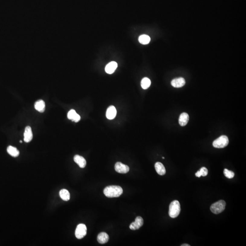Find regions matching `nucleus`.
<instances>
[{
	"label": "nucleus",
	"mask_w": 246,
	"mask_h": 246,
	"mask_svg": "<svg viewBox=\"0 0 246 246\" xmlns=\"http://www.w3.org/2000/svg\"><path fill=\"white\" fill-rule=\"evenodd\" d=\"M144 223V220L141 216H137L136 218L135 222H132L129 228L132 230H136L139 229L143 226Z\"/></svg>",
	"instance_id": "nucleus-7"
},
{
	"label": "nucleus",
	"mask_w": 246,
	"mask_h": 246,
	"mask_svg": "<svg viewBox=\"0 0 246 246\" xmlns=\"http://www.w3.org/2000/svg\"><path fill=\"white\" fill-rule=\"evenodd\" d=\"M189 120L188 114L186 113H183L181 114L179 119V123L181 126H184L187 124Z\"/></svg>",
	"instance_id": "nucleus-13"
},
{
	"label": "nucleus",
	"mask_w": 246,
	"mask_h": 246,
	"mask_svg": "<svg viewBox=\"0 0 246 246\" xmlns=\"http://www.w3.org/2000/svg\"><path fill=\"white\" fill-rule=\"evenodd\" d=\"M151 85V81L148 78H144L142 79L141 82V85L142 88L144 89H147L150 87Z\"/></svg>",
	"instance_id": "nucleus-20"
},
{
	"label": "nucleus",
	"mask_w": 246,
	"mask_h": 246,
	"mask_svg": "<svg viewBox=\"0 0 246 246\" xmlns=\"http://www.w3.org/2000/svg\"><path fill=\"white\" fill-rule=\"evenodd\" d=\"M200 173L201 174V176L203 177H206L207 176L208 174V170L206 169V167H203L201 168L200 170Z\"/></svg>",
	"instance_id": "nucleus-23"
},
{
	"label": "nucleus",
	"mask_w": 246,
	"mask_h": 246,
	"mask_svg": "<svg viewBox=\"0 0 246 246\" xmlns=\"http://www.w3.org/2000/svg\"><path fill=\"white\" fill-rule=\"evenodd\" d=\"M117 114V110L114 106H110L106 111V117L109 120H111L114 119Z\"/></svg>",
	"instance_id": "nucleus-10"
},
{
	"label": "nucleus",
	"mask_w": 246,
	"mask_h": 246,
	"mask_svg": "<svg viewBox=\"0 0 246 246\" xmlns=\"http://www.w3.org/2000/svg\"><path fill=\"white\" fill-rule=\"evenodd\" d=\"M7 152L9 154L13 157H16L19 155V152L15 147L9 146L7 149Z\"/></svg>",
	"instance_id": "nucleus-17"
},
{
	"label": "nucleus",
	"mask_w": 246,
	"mask_h": 246,
	"mask_svg": "<svg viewBox=\"0 0 246 246\" xmlns=\"http://www.w3.org/2000/svg\"><path fill=\"white\" fill-rule=\"evenodd\" d=\"M87 227L84 224H79L78 225L75 230V236L78 239L83 238L86 235Z\"/></svg>",
	"instance_id": "nucleus-5"
},
{
	"label": "nucleus",
	"mask_w": 246,
	"mask_h": 246,
	"mask_svg": "<svg viewBox=\"0 0 246 246\" xmlns=\"http://www.w3.org/2000/svg\"><path fill=\"white\" fill-rule=\"evenodd\" d=\"M114 168L116 172L121 174H126L128 173L129 171V167L128 165L120 162H118L115 164Z\"/></svg>",
	"instance_id": "nucleus-6"
},
{
	"label": "nucleus",
	"mask_w": 246,
	"mask_h": 246,
	"mask_svg": "<svg viewBox=\"0 0 246 246\" xmlns=\"http://www.w3.org/2000/svg\"><path fill=\"white\" fill-rule=\"evenodd\" d=\"M118 67V64L115 62H111L106 65L105 68V72L108 74H112L114 72Z\"/></svg>",
	"instance_id": "nucleus-11"
},
{
	"label": "nucleus",
	"mask_w": 246,
	"mask_h": 246,
	"mask_svg": "<svg viewBox=\"0 0 246 246\" xmlns=\"http://www.w3.org/2000/svg\"><path fill=\"white\" fill-rule=\"evenodd\" d=\"M59 195L61 199L63 201H69L70 198L69 192L66 189L61 190L59 191Z\"/></svg>",
	"instance_id": "nucleus-18"
},
{
	"label": "nucleus",
	"mask_w": 246,
	"mask_h": 246,
	"mask_svg": "<svg viewBox=\"0 0 246 246\" xmlns=\"http://www.w3.org/2000/svg\"><path fill=\"white\" fill-rule=\"evenodd\" d=\"M24 140L26 143L30 142L33 139V134L32 129L30 126H27L24 133Z\"/></svg>",
	"instance_id": "nucleus-9"
},
{
	"label": "nucleus",
	"mask_w": 246,
	"mask_h": 246,
	"mask_svg": "<svg viewBox=\"0 0 246 246\" xmlns=\"http://www.w3.org/2000/svg\"><path fill=\"white\" fill-rule=\"evenodd\" d=\"M181 212V205L179 201L174 200L171 202L169 206V215L172 218L178 216Z\"/></svg>",
	"instance_id": "nucleus-2"
},
{
	"label": "nucleus",
	"mask_w": 246,
	"mask_h": 246,
	"mask_svg": "<svg viewBox=\"0 0 246 246\" xmlns=\"http://www.w3.org/2000/svg\"><path fill=\"white\" fill-rule=\"evenodd\" d=\"M224 175L228 179H232L234 177V173L231 171H229L227 169H225L223 171Z\"/></svg>",
	"instance_id": "nucleus-21"
},
{
	"label": "nucleus",
	"mask_w": 246,
	"mask_h": 246,
	"mask_svg": "<svg viewBox=\"0 0 246 246\" xmlns=\"http://www.w3.org/2000/svg\"><path fill=\"white\" fill-rule=\"evenodd\" d=\"M109 240V236L105 232H101L98 234L97 237V240L101 244H104L107 243Z\"/></svg>",
	"instance_id": "nucleus-15"
},
{
	"label": "nucleus",
	"mask_w": 246,
	"mask_h": 246,
	"mask_svg": "<svg viewBox=\"0 0 246 246\" xmlns=\"http://www.w3.org/2000/svg\"><path fill=\"white\" fill-rule=\"evenodd\" d=\"M186 84L185 79L183 78H178L173 79L171 82V85L175 88H181L184 86Z\"/></svg>",
	"instance_id": "nucleus-8"
},
{
	"label": "nucleus",
	"mask_w": 246,
	"mask_h": 246,
	"mask_svg": "<svg viewBox=\"0 0 246 246\" xmlns=\"http://www.w3.org/2000/svg\"><path fill=\"white\" fill-rule=\"evenodd\" d=\"M162 158H163V159H165V157H163Z\"/></svg>",
	"instance_id": "nucleus-28"
},
{
	"label": "nucleus",
	"mask_w": 246,
	"mask_h": 246,
	"mask_svg": "<svg viewBox=\"0 0 246 246\" xmlns=\"http://www.w3.org/2000/svg\"><path fill=\"white\" fill-rule=\"evenodd\" d=\"M35 109L40 113L43 112L45 110V104L43 100H39L35 103Z\"/></svg>",
	"instance_id": "nucleus-16"
},
{
	"label": "nucleus",
	"mask_w": 246,
	"mask_h": 246,
	"mask_svg": "<svg viewBox=\"0 0 246 246\" xmlns=\"http://www.w3.org/2000/svg\"><path fill=\"white\" fill-rule=\"evenodd\" d=\"M151 41V38L147 35H142L139 36V41L142 44L146 45L149 43Z\"/></svg>",
	"instance_id": "nucleus-19"
},
{
	"label": "nucleus",
	"mask_w": 246,
	"mask_h": 246,
	"mask_svg": "<svg viewBox=\"0 0 246 246\" xmlns=\"http://www.w3.org/2000/svg\"><path fill=\"white\" fill-rule=\"evenodd\" d=\"M80 119H81V117H80V115L79 114H77V115H76L75 117V119H73V120L72 121L75 122L77 123L78 122V121H79L80 120Z\"/></svg>",
	"instance_id": "nucleus-24"
},
{
	"label": "nucleus",
	"mask_w": 246,
	"mask_h": 246,
	"mask_svg": "<svg viewBox=\"0 0 246 246\" xmlns=\"http://www.w3.org/2000/svg\"><path fill=\"white\" fill-rule=\"evenodd\" d=\"M20 143H22V141H20Z\"/></svg>",
	"instance_id": "nucleus-27"
},
{
	"label": "nucleus",
	"mask_w": 246,
	"mask_h": 246,
	"mask_svg": "<svg viewBox=\"0 0 246 246\" xmlns=\"http://www.w3.org/2000/svg\"><path fill=\"white\" fill-rule=\"evenodd\" d=\"M123 192L121 187L118 186H108L104 190V195L109 198L118 197Z\"/></svg>",
	"instance_id": "nucleus-1"
},
{
	"label": "nucleus",
	"mask_w": 246,
	"mask_h": 246,
	"mask_svg": "<svg viewBox=\"0 0 246 246\" xmlns=\"http://www.w3.org/2000/svg\"><path fill=\"white\" fill-rule=\"evenodd\" d=\"M196 175V177H201V174L200 173V171H197L196 173L195 174Z\"/></svg>",
	"instance_id": "nucleus-25"
},
{
	"label": "nucleus",
	"mask_w": 246,
	"mask_h": 246,
	"mask_svg": "<svg viewBox=\"0 0 246 246\" xmlns=\"http://www.w3.org/2000/svg\"><path fill=\"white\" fill-rule=\"evenodd\" d=\"M226 203L223 200H220L212 205L210 210L212 212L215 214H218L222 212L225 210Z\"/></svg>",
	"instance_id": "nucleus-3"
},
{
	"label": "nucleus",
	"mask_w": 246,
	"mask_h": 246,
	"mask_svg": "<svg viewBox=\"0 0 246 246\" xmlns=\"http://www.w3.org/2000/svg\"><path fill=\"white\" fill-rule=\"evenodd\" d=\"M181 246H190L189 244H183L181 245Z\"/></svg>",
	"instance_id": "nucleus-26"
},
{
	"label": "nucleus",
	"mask_w": 246,
	"mask_h": 246,
	"mask_svg": "<svg viewBox=\"0 0 246 246\" xmlns=\"http://www.w3.org/2000/svg\"><path fill=\"white\" fill-rule=\"evenodd\" d=\"M77 114V113L75 110H71L68 112L67 116H68V119L69 120H72V121L73 119H75Z\"/></svg>",
	"instance_id": "nucleus-22"
},
{
	"label": "nucleus",
	"mask_w": 246,
	"mask_h": 246,
	"mask_svg": "<svg viewBox=\"0 0 246 246\" xmlns=\"http://www.w3.org/2000/svg\"><path fill=\"white\" fill-rule=\"evenodd\" d=\"M73 159L75 162L76 163L80 168H85L86 165V161L85 159L80 155H75Z\"/></svg>",
	"instance_id": "nucleus-12"
},
{
	"label": "nucleus",
	"mask_w": 246,
	"mask_h": 246,
	"mask_svg": "<svg viewBox=\"0 0 246 246\" xmlns=\"http://www.w3.org/2000/svg\"><path fill=\"white\" fill-rule=\"evenodd\" d=\"M229 139L226 136H222L213 142V146L216 148H223L228 146Z\"/></svg>",
	"instance_id": "nucleus-4"
},
{
	"label": "nucleus",
	"mask_w": 246,
	"mask_h": 246,
	"mask_svg": "<svg viewBox=\"0 0 246 246\" xmlns=\"http://www.w3.org/2000/svg\"><path fill=\"white\" fill-rule=\"evenodd\" d=\"M155 170H156L157 173L159 175H161V176H163V175H165V173H166V170H165V167L161 163L159 162H156L155 164Z\"/></svg>",
	"instance_id": "nucleus-14"
}]
</instances>
